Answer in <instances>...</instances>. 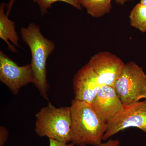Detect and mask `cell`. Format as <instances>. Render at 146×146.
<instances>
[{
	"mask_svg": "<svg viewBox=\"0 0 146 146\" xmlns=\"http://www.w3.org/2000/svg\"><path fill=\"white\" fill-rule=\"evenodd\" d=\"M8 138V132L3 127H0V146H5Z\"/></svg>",
	"mask_w": 146,
	"mask_h": 146,
	"instance_id": "14",
	"label": "cell"
},
{
	"mask_svg": "<svg viewBox=\"0 0 146 146\" xmlns=\"http://www.w3.org/2000/svg\"><path fill=\"white\" fill-rule=\"evenodd\" d=\"M140 3H141L142 4L146 6V0H141Z\"/></svg>",
	"mask_w": 146,
	"mask_h": 146,
	"instance_id": "19",
	"label": "cell"
},
{
	"mask_svg": "<svg viewBox=\"0 0 146 146\" xmlns=\"http://www.w3.org/2000/svg\"><path fill=\"white\" fill-rule=\"evenodd\" d=\"M39 5L42 16H44L48 12V9L51 8L54 3L57 1H62L67 3L75 8L81 10L82 6L81 0H33Z\"/></svg>",
	"mask_w": 146,
	"mask_h": 146,
	"instance_id": "13",
	"label": "cell"
},
{
	"mask_svg": "<svg viewBox=\"0 0 146 146\" xmlns=\"http://www.w3.org/2000/svg\"><path fill=\"white\" fill-rule=\"evenodd\" d=\"M71 143L74 145L98 146L101 143L108 128L91 105L74 99L70 107Z\"/></svg>",
	"mask_w": 146,
	"mask_h": 146,
	"instance_id": "1",
	"label": "cell"
},
{
	"mask_svg": "<svg viewBox=\"0 0 146 146\" xmlns=\"http://www.w3.org/2000/svg\"><path fill=\"white\" fill-rule=\"evenodd\" d=\"M91 105L100 117L107 123L117 117L125 107L114 87L107 85L102 86Z\"/></svg>",
	"mask_w": 146,
	"mask_h": 146,
	"instance_id": "9",
	"label": "cell"
},
{
	"mask_svg": "<svg viewBox=\"0 0 146 146\" xmlns=\"http://www.w3.org/2000/svg\"><path fill=\"white\" fill-rule=\"evenodd\" d=\"M131 26L143 33L146 32V6L138 3L131 11L129 16Z\"/></svg>",
	"mask_w": 146,
	"mask_h": 146,
	"instance_id": "12",
	"label": "cell"
},
{
	"mask_svg": "<svg viewBox=\"0 0 146 146\" xmlns=\"http://www.w3.org/2000/svg\"><path fill=\"white\" fill-rule=\"evenodd\" d=\"M121 142L119 140H110L104 143H101L98 146H120Z\"/></svg>",
	"mask_w": 146,
	"mask_h": 146,
	"instance_id": "16",
	"label": "cell"
},
{
	"mask_svg": "<svg viewBox=\"0 0 146 146\" xmlns=\"http://www.w3.org/2000/svg\"><path fill=\"white\" fill-rule=\"evenodd\" d=\"M49 146H74V145L72 143H65V142H60L54 140V139H49Z\"/></svg>",
	"mask_w": 146,
	"mask_h": 146,
	"instance_id": "15",
	"label": "cell"
},
{
	"mask_svg": "<svg viewBox=\"0 0 146 146\" xmlns=\"http://www.w3.org/2000/svg\"><path fill=\"white\" fill-rule=\"evenodd\" d=\"M35 132L40 137L60 142L71 141L72 117L70 107L56 108L50 103L35 115Z\"/></svg>",
	"mask_w": 146,
	"mask_h": 146,
	"instance_id": "3",
	"label": "cell"
},
{
	"mask_svg": "<svg viewBox=\"0 0 146 146\" xmlns=\"http://www.w3.org/2000/svg\"><path fill=\"white\" fill-rule=\"evenodd\" d=\"M110 0H81L82 6L94 18H100L109 13L112 9Z\"/></svg>",
	"mask_w": 146,
	"mask_h": 146,
	"instance_id": "11",
	"label": "cell"
},
{
	"mask_svg": "<svg viewBox=\"0 0 146 146\" xmlns=\"http://www.w3.org/2000/svg\"><path fill=\"white\" fill-rule=\"evenodd\" d=\"M88 64L97 74L102 85L113 87L125 64L120 58L108 51L94 55Z\"/></svg>",
	"mask_w": 146,
	"mask_h": 146,
	"instance_id": "7",
	"label": "cell"
},
{
	"mask_svg": "<svg viewBox=\"0 0 146 146\" xmlns=\"http://www.w3.org/2000/svg\"><path fill=\"white\" fill-rule=\"evenodd\" d=\"M21 31L23 40L31 51L33 84L42 96L49 101L47 92L49 85L47 78L46 63L48 57L55 48V45L53 41L43 36L39 26L34 23L30 24L27 27L21 28Z\"/></svg>",
	"mask_w": 146,
	"mask_h": 146,
	"instance_id": "2",
	"label": "cell"
},
{
	"mask_svg": "<svg viewBox=\"0 0 146 146\" xmlns=\"http://www.w3.org/2000/svg\"><path fill=\"white\" fill-rule=\"evenodd\" d=\"M115 1L117 3L121 5H123L125 3L128 1H132L133 0H115Z\"/></svg>",
	"mask_w": 146,
	"mask_h": 146,
	"instance_id": "18",
	"label": "cell"
},
{
	"mask_svg": "<svg viewBox=\"0 0 146 146\" xmlns=\"http://www.w3.org/2000/svg\"><path fill=\"white\" fill-rule=\"evenodd\" d=\"M0 81L14 95H17L22 87L34 82L31 64L19 66L2 51H0Z\"/></svg>",
	"mask_w": 146,
	"mask_h": 146,
	"instance_id": "5",
	"label": "cell"
},
{
	"mask_svg": "<svg viewBox=\"0 0 146 146\" xmlns=\"http://www.w3.org/2000/svg\"><path fill=\"white\" fill-rule=\"evenodd\" d=\"M110 1H112V0H110Z\"/></svg>",
	"mask_w": 146,
	"mask_h": 146,
	"instance_id": "21",
	"label": "cell"
},
{
	"mask_svg": "<svg viewBox=\"0 0 146 146\" xmlns=\"http://www.w3.org/2000/svg\"><path fill=\"white\" fill-rule=\"evenodd\" d=\"M115 91L124 106L146 98V74L133 61L125 64L115 83Z\"/></svg>",
	"mask_w": 146,
	"mask_h": 146,
	"instance_id": "4",
	"label": "cell"
},
{
	"mask_svg": "<svg viewBox=\"0 0 146 146\" xmlns=\"http://www.w3.org/2000/svg\"><path fill=\"white\" fill-rule=\"evenodd\" d=\"M145 101H146V98H145Z\"/></svg>",
	"mask_w": 146,
	"mask_h": 146,
	"instance_id": "20",
	"label": "cell"
},
{
	"mask_svg": "<svg viewBox=\"0 0 146 146\" xmlns=\"http://www.w3.org/2000/svg\"><path fill=\"white\" fill-rule=\"evenodd\" d=\"M107 124L103 141H106L121 131L130 127L138 128L146 133V101L125 106L122 112Z\"/></svg>",
	"mask_w": 146,
	"mask_h": 146,
	"instance_id": "6",
	"label": "cell"
},
{
	"mask_svg": "<svg viewBox=\"0 0 146 146\" xmlns=\"http://www.w3.org/2000/svg\"><path fill=\"white\" fill-rule=\"evenodd\" d=\"M15 0H9L8 4L7 5V11L6 15L7 16H9V13H10L11 10L12 8V6H13V3L15 2Z\"/></svg>",
	"mask_w": 146,
	"mask_h": 146,
	"instance_id": "17",
	"label": "cell"
},
{
	"mask_svg": "<svg viewBox=\"0 0 146 146\" xmlns=\"http://www.w3.org/2000/svg\"><path fill=\"white\" fill-rule=\"evenodd\" d=\"M5 3H1L0 5V38L4 41L8 45V49L11 51L17 52L15 47L11 44L9 41L13 45L19 47V36L15 29V23L9 20L5 13Z\"/></svg>",
	"mask_w": 146,
	"mask_h": 146,
	"instance_id": "10",
	"label": "cell"
},
{
	"mask_svg": "<svg viewBox=\"0 0 146 146\" xmlns=\"http://www.w3.org/2000/svg\"><path fill=\"white\" fill-rule=\"evenodd\" d=\"M102 86L97 74L87 63L78 71L73 78L74 99L91 105Z\"/></svg>",
	"mask_w": 146,
	"mask_h": 146,
	"instance_id": "8",
	"label": "cell"
}]
</instances>
